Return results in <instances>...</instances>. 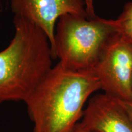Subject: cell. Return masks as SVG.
I'll use <instances>...</instances> for the list:
<instances>
[{"mask_svg": "<svg viewBox=\"0 0 132 132\" xmlns=\"http://www.w3.org/2000/svg\"><path fill=\"white\" fill-rule=\"evenodd\" d=\"M99 89L92 72L70 70L58 62L24 102L33 132H72L87 99Z\"/></svg>", "mask_w": 132, "mask_h": 132, "instance_id": "1", "label": "cell"}, {"mask_svg": "<svg viewBox=\"0 0 132 132\" xmlns=\"http://www.w3.org/2000/svg\"><path fill=\"white\" fill-rule=\"evenodd\" d=\"M86 11L89 19H93L96 17L94 7V0H85Z\"/></svg>", "mask_w": 132, "mask_h": 132, "instance_id": "8", "label": "cell"}, {"mask_svg": "<svg viewBox=\"0 0 132 132\" xmlns=\"http://www.w3.org/2000/svg\"><path fill=\"white\" fill-rule=\"evenodd\" d=\"M131 85H132V81H131Z\"/></svg>", "mask_w": 132, "mask_h": 132, "instance_id": "11", "label": "cell"}, {"mask_svg": "<svg viewBox=\"0 0 132 132\" xmlns=\"http://www.w3.org/2000/svg\"><path fill=\"white\" fill-rule=\"evenodd\" d=\"M119 102L132 119V102H124L121 100H119Z\"/></svg>", "mask_w": 132, "mask_h": 132, "instance_id": "9", "label": "cell"}, {"mask_svg": "<svg viewBox=\"0 0 132 132\" xmlns=\"http://www.w3.org/2000/svg\"><path fill=\"white\" fill-rule=\"evenodd\" d=\"M92 72L104 93L121 101L132 102V42L116 33Z\"/></svg>", "mask_w": 132, "mask_h": 132, "instance_id": "4", "label": "cell"}, {"mask_svg": "<svg viewBox=\"0 0 132 132\" xmlns=\"http://www.w3.org/2000/svg\"><path fill=\"white\" fill-rule=\"evenodd\" d=\"M81 122L92 132H132V119L119 100L99 94L89 100Z\"/></svg>", "mask_w": 132, "mask_h": 132, "instance_id": "6", "label": "cell"}, {"mask_svg": "<svg viewBox=\"0 0 132 132\" xmlns=\"http://www.w3.org/2000/svg\"><path fill=\"white\" fill-rule=\"evenodd\" d=\"M111 21L117 32L132 42V1L127 3L118 19Z\"/></svg>", "mask_w": 132, "mask_h": 132, "instance_id": "7", "label": "cell"}, {"mask_svg": "<svg viewBox=\"0 0 132 132\" xmlns=\"http://www.w3.org/2000/svg\"><path fill=\"white\" fill-rule=\"evenodd\" d=\"M116 32L111 20L64 15L57 21L53 58L70 70L92 72Z\"/></svg>", "mask_w": 132, "mask_h": 132, "instance_id": "3", "label": "cell"}, {"mask_svg": "<svg viewBox=\"0 0 132 132\" xmlns=\"http://www.w3.org/2000/svg\"><path fill=\"white\" fill-rule=\"evenodd\" d=\"M15 15L28 20L43 30L50 43L52 56L56 21L66 14L87 16L84 0H11Z\"/></svg>", "mask_w": 132, "mask_h": 132, "instance_id": "5", "label": "cell"}, {"mask_svg": "<svg viewBox=\"0 0 132 132\" xmlns=\"http://www.w3.org/2000/svg\"><path fill=\"white\" fill-rule=\"evenodd\" d=\"M72 132H92L88 130L81 122H78L73 128Z\"/></svg>", "mask_w": 132, "mask_h": 132, "instance_id": "10", "label": "cell"}, {"mask_svg": "<svg viewBox=\"0 0 132 132\" xmlns=\"http://www.w3.org/2000/svg\"><path fill=\"white\" fill-rule=\"evenodd\" d=\"M15 35L0 52V103L26 100L52 68L50 43L28 20L15 15Z\"/></svg>", "mask_w": 132, "mask_h": 132, "instance_id": "2", "label": "cell"}]
</instances>
